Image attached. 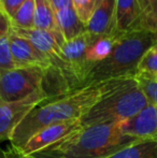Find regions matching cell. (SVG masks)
<instances>
[{
	"instance_id": "1",
	"label": "cell",
	"mask_w": 157,
	"mask_h": 158,
	"mask_svg": "<svg viewBox=\"0 0 157 158\" xmlns=\"http://www.w3.org/2000/svg\"><path fill=\"white\" fill-rule=\"evenodd\" d=\"M109 86V81L90 84L60 96L50 98L30 111L11 135V148H22L41 129L54 124L81 121L98 102Z\"/></svg>"
},
{
	"instance_id": "2",
	"label": "cell",
	"mask_w": 157,
	"mask_h": 158,
	"mask_svg": "<svg viewBox=\"0 0 157 158\" xmlns=\"http://www.w3.org/2000/svg\"><path fill=\"white\" fill-rule=\"evenodd\" d=\"M156 43L157 33L149 30H131L123 33L109 56L90 69L84 86L136 77L141 58Z\"/></svg>"
},
{
	"instance_id": "3",
	"label": "cell",
	"mask_w": 157,
	"mask_h": 158,
	"mask_svg": "<svg viewBox=\"0 0 157 158\" xmlns=\"http://www.w3.org/2000/svg\"><path fill=\"white\" fill-rule=\"evenodd\" d=\"M149 104L136 77L110 80L102 97L82 117V126L119 124L134 116Z\"/></svg>"
},
{
	"instance_id": "4",
	"label": "cell",
	"mask_w": 157,
	"mask_h": 158,
	"mask_svg": "<svg viewBox=\"0 0 157 158\" xmlns=\"http://www.w3.org/2000/svg\"><path fill=\"white\" fill-rule=\"evenodd\" d=\"M136 141L123 133L119 124H97L83 127L53 151L59 158H107Z\"/></svg>"
},
{
	"instance_id": "5",
	"label": "cell",
	"mask_w": 157,
	"mask_h": 158,
	"mask_svg": "<svg viewBox=\"0 0 157 158\" xmlns=\"http://www.w3.org/2000/svg\"><path fill=\"white\" fill-rule=\"evenodd\" d=\"M46 74V71L39 67L14 68L1 71L0 101H19L35 93L45 89Z\"/></svg>"
},
{
	"instance_id": "6",
	"label": "cell",
	"mask_w": 157,
	"mask_h": 158,
	"mask_svg": "<svg viewBox=\"0 0 157 158\" xmlns=\"http://www.w3.org/2000/svg\"><path fill=\"white\" fill-rule=\"evenodd\" d=\"M83 128L81 122L73 121L54 124L41 129L25 142L22 148L14 150L24 157H31L44 151L53 150Z\"/></svg>"
},
{
	"instance_id": "7",
	"label": "cell",
	"mask_w": 157,
	"mask_h": 158,
	"mask_svg": "<svg viewBox=\"0 0 157 158\" xmlns=\"http://www.w3.org/2000/svg\"><path fill=\"white\" fill-rule=\"evenodd\" d=\"M50 98L45 89H42L19 101H0V143L10 141L13 131L28 113Z\"/></svg>"
},
{
	"instance_id": "8",
	"label": "cell",
	"mask_w": 157,
	"mask_h": 158,
	"mask_svg": "<svg viewBox=\"0 0 157 158\" xmlns=\"http://www.w3.org/2000/svg\"><path fill=\"white\" fill-rule=\"evenodd\" d=\"M123 133L137 140H157V106L147 104L127 121L119 123Z\"/></svg>"
},
{
	"instance_id": "9",
	"label": "cell",
	"mask_w": 157,
	"mask_h": 158,
	"mask_svg": "<svg viewBox=\"0 0 157 158\" xmlns=\"http://www.w3.org/2000/svg\"><path fill=\"white\" fill-rule=\"evenodd\" d=\"M10 44L15 68L39 67V68L44 69L48 74L50 73L51 69H52V64H51L50 60L40 51L37 50L28 40L15 35L11 30V28Z\"/></svg>"
},
{
	"instance_id": "10",
	"label": "cell",
	"mask_w": 157,
	"mask_h": 158,
	"mask_svg": "<svg viewBox=\"0 0 157 158\" xmlns=\"http://www.w3.org/2000/svg\"><path fill=\"white\" fill-rule=\"evenodd\" d=\"M116 0H98L94 12L85 24L86 32L94 37L116 32Z\"/></svg>"
},
{
	"instance_id": "11",
	"label": "cell",
	"mask_w": 157,
	"mask_h": 158,
	"mask_svg": "<svg viewBox=\"0 0 157 158\" xmlns=\"http://www.w3.org/2000/svg\"><path fill=\"white\" fill-rule=\"evenodd\" d=\"M140 19L141 11L138 0H116V31L125 33L131 30H140Z\"/></svg>"
},
{
	"instance_id": "12",
	"label": "cell",
	"mask_w": 157,
	"mask_h": 158,
	"mask_svg": "<svg viewBox=\"0 0 157 158\" xmlns=\"http://www.w3.org/2000/svg\"><path fill=\"white\" fill-rule=\"evenodd\" d=\"M55 19L59 31L66 41H70L86 32L85 24L80 19L72 6L55 13Z\"/></svg>"
},
{
	"instance_id": "13",
	"label": "cell",
	"mask_w": 157,
	"mask_h": 158,
	"mask_svg": "<svg viewBox=\"0 0 157 158\" xmlns=\"http://www.w3.org/2000/svg\"><path fill=\"white\" fill-rule=\"evenodd\" d=\"M122 35L123 33L116 31L111 35L94 38L90 45L88 46L87 52H86V60L90 66V69L96 64L100 63L101 60L109 56L118 39Z\"/></svg>"
},
{
	"instance_id": "14",
	"label": "cell",
	"mask_w": 157,
	"mask_h": 158,
	"mask_svg": "<svg viewBox=\"0 0 157 158\" xmlns=\"http://www.w3.org/2000/svg\"><path fill=\"white\" fill-rule=\"evenodd\" d=\"M107 158H157V140H139Z\"/></svg>"
},
{
	"instance_id": "15",
	"label": "cell",
	"mask_w": 157,
	"mask_h": 158,
	"mask_svg": "<svg viewBox=\"0 0 157 158\" xmlns=\"http://www.w3.org/2000/svg\"><path fill=\"white\" fill-rule=\"evenodd\" d=\"M36 29L60 33L55 19V12L48 0H35V22Z\"/></svg>"
},
{
	"instance_id": "16",
	"label": "cell",
	"mask_w": 157,
	"mask_h": 158,
	"mask_svg": "<svg viewBox=\"0 0 157 158\" xmlns=\"http://www.w3.org/2000/svg\"><path fill=\"white\" fill-rule=\"evenodd\" d=\"M10 21L0 11V72L15 68L10 44Z\"/></svg>"
},
{
	"instance_id": "17",
	"label": "cell",
	"mask_w": 157,
	"mask_h": 158,
	"mask_svg": "<svg viewBox=\"0 0 157 158\" xmlns=\"http://www.w3.org/2000/svg\"><path fill=\"white\" fill-rule=\"evenodd\" d=\"M9 21L11 26L14 28H21V29L35 28V0H26L14 13V15L9 19Z\"/></svg>"
},
{
	"instance_id": "18",
	"label": "cell",
	"mask_w": 157,
	"mask_h": 158,
	"mask_svg": "<svg viewBox=\"0 0 157 158\" xmlns=\"http://www.w3.org/2000/svg\"><path fill=\"white\" fill-rule=\"evenodd\" d=\"M141 11L139 29L157 33V0H138Z\"/></svg>"
},
{
	"instance_id": "19",
	"label": "cell",
	"mask_w": 157,
	"mask_h": 158,
	"mask_svg": "<svg viewBox=\"0 0 157 158\" xmlns=\"http://www.w3.org/2000/svg\"><path fill=\"white\" fill-rule=\"evenodd\" d=\"M136 80L140 89L142 90L143 95L145 96L147 102L150 104L157 106V80L155 77L137 73Z\"/></svg>"
},
{
	"instance_id": "20",
	"label": "cell",
	"mask_w": 157,
	"mask_h": 158,
	"mask_svg": "<svg viewBox=\"0 0 157 158\" xmlns=\"http://www.w3.org/2000/svg\"><path fill=\"white\" fill-rule=\"evenodd\" d=\"M138 73L157 77V43L143 55L138 66Z\"/></svg>"
},
{
	"instance_id": "21",
	"label": "cell",
	"mask_w": 157,
	"mask_h": 158,
	"mask_svg": "<svg viewBox=\"0 0 157 158\" xmlns=\"http://www.w3.org/2000/svg\"><path fill=\"white\" fill-rule=\"evenodd\" d=\"M71 2L80 19L86 24L94 12L98 0H71Z\"/></svg>"
},
{
	"instance_id": "22",
	"label": "cell",
	"mask_w": 157,
	"mask_h": 158,
	"mask_svg": "<svg viewBox=\"0 0 157 158\" xmlns=\"http://www.w3.org/2000/svg\"><path fill=\"white\" fill-rule=\"evenodd\" d=\"M25 1L26 0H0V11L8 19H11Z\"/></svg>"
},
{
	"instance_id": "23",
	"label": "cell",
	"mask_w": 157,
	"mask_h": 158,
	"mask_svg": "<svg viewBox=\"0 0 157 158\" xmlns=\"http://www.w3.org/2000/svg\"><path fill=\"white\" fill-rule=\"evenodd\" d=\"M48 1L50 2L51 6H52L55 13L72 6L71 0H48Z\"/></svg>"
},
{
	"instance_id": "24",
	"label": "cell",
	"mask_w": 157,
	"mask_h": 158,
	"mask_svg": "<svg viewBox=\"0 0 157 158\" xmlns=\"http://www.w3.org/2000/svg\"><path fill=\"white\" fill-rule=\"evenodd\" d=\"M34 158H59L58 155L56 154V152H54L53 150H48V151H44V152L38 153V154L31 156Z\"/></svg>"
},
{
	"instance_id": "25",
	"label": "cell",
	"mask_w": 157,
	"mask_h": 158,
	"mask_svg": "<svg viewBox=\"0 0 157 158\" xmlns=\"http://www.w3.org/2000/svg\"><path fill=\"white\" fill-rule=\"evenodd\" d=\"M9 155H10V158H34V157H24L22 155H19L14 148H11V150L9 151Z\"/></svg>"
},
{
	"instance_id": "26",
	"label": "cell",
	"mask_w": 157,
	"mask_h": 158,
	"mask_svg": "<svg viewBox=\"0 0 157 158\" xmlns=\"http://www.w3.org/2000/svg\"><path fill=\"white\" fill-rule=\"evenodd\" d=\"M0 158H10L9 151H4L3 148H1V146H0Z\"/></svg>"
},
{
	"instance_id": "27",
	"label": "cell",
	"mask_w": 157,
	"mask_h": 158,
	"mask_svg": "<svg viewBox=\"0 0 157 158\" xmlns=\"http://www.w3.org/2000/svg\"><path fill=\"white\" fill-rule=\"evenodd\" d=\"M156 80H157V77H156Z\"/></svg>"
}]
</instances>
